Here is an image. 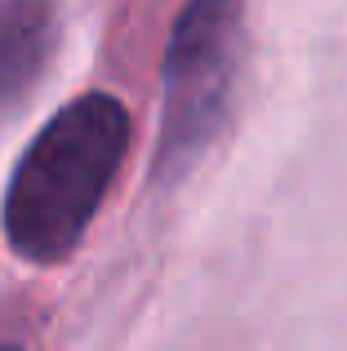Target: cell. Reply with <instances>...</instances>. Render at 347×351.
Listing matches in <instances>:
<instances>
[{
	"instance_id": "obj_3",
	"label": "cell",
	"mask_w": 347,
	"mask_h": 351,
	"mask_svg": "<svg viewBox=\"0 0 347 351\" xmlns=\"http://www.w3.org/2000/svg\"><path fill=\"white\" fill-rule=\"evenodd\" d=\"M58 36L62 23L53 0H0V116L18 112L45 80Z\"/></svg>"
},
{
	"instance_id": "obj_1",
	"label": "cell",
	"mask_w": 347,
	"mask_h": 351,
	"mask_svg": "<svg viewBox=\"0 0 347 351\" xmlns=\"http://www.w3.org/2000/svg\"><path fill=\"white\" fill-rule=\"evenodd\" d=\"M134 143V116L116 94L62 103L14 165L0 205L5 240L23 263L58 267L89 236Z\"/></svg>"
},
{
	"instance_id": "obj_2",
	"label": "cell",
	"mask_w": 347,
	"mask_h": 351,
	"mask_svg": "<svg viewBox=\"0 0 347 351\" xmlns=\"http://www.w3.org/2000/svg\"><path fill=\"white\" fill-rule=\"evenodd\" d=\"M245 62V5L241 0H187L174 18L160 80V143L156 178L178 182L209 152L227 125Z\"/></svg>"
}]
</instances>
